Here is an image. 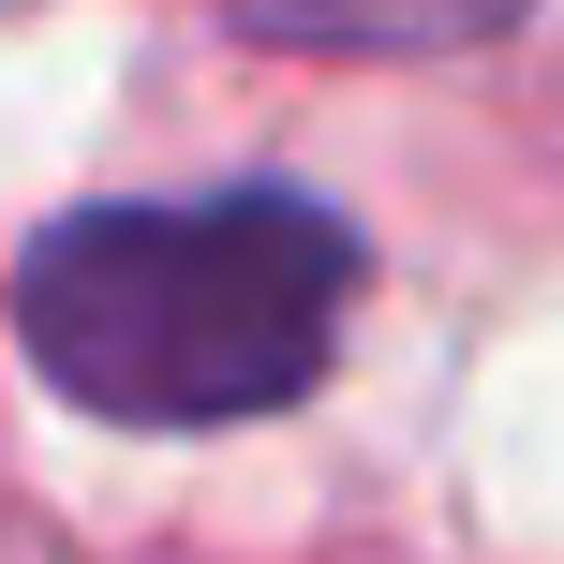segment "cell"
<instances>
[{
	"instance_id": "7a4b0ae2",
	"label": "cell",
	"mask_w": 564,
	"mask_h": 564,
	"mask_svg": "<svg viewBox=\"0 0 564 564\" xmlns=\"http://www.w3.org/2000/svg\"><path fill=\"white\" fill-rule=\"evenodd\" d=\"M520 0H238V30L268 45H476Z\"/></svg>"
},
{
	"instance_id": "6da1fadb",
	"label": "cell",
	"mask_w": 564,
	"mask_h": 564,
	"mask_svg": "<svg viewBox=\"0 0 564 564\" xmlns=\"http://www.w3.org/2000/svg\"><path fill=\"white\" fill-rule=\"evenodd\" d=\"M357 312V224L312 194L75 208L15 253V341L59 401L119 431L282 416Z\"/></svg>"
}]
</instances>
